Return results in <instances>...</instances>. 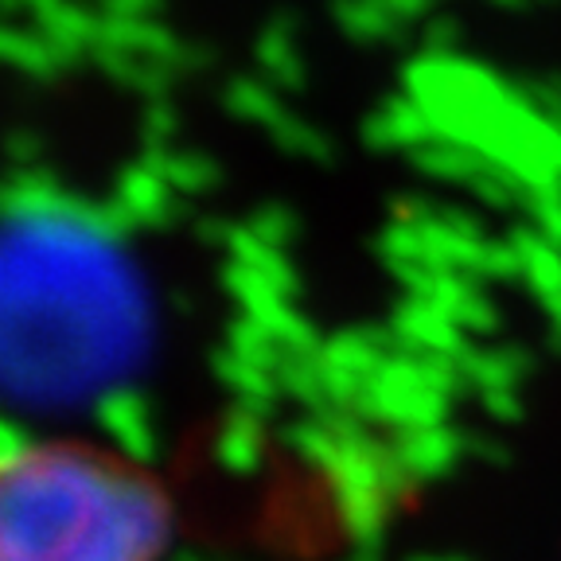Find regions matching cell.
<instances>
[{"label": "cell", "mask_w": 561, "mask_h": 561, "mask_svg": "<svg viewBox=\"0 0 561 561\" xmlns=\"http://www.w3.org/2000/svg\"><path fill=\"white\" fill-rule=\"evenodd\" d=\"M172 530L160 483L82 440H32L0 476V561H157Z\"/></svg>", "instance_id": "cell-1"}, {"label": "cell", "mask_w": 561, "mask_h": 561, "mask_svg": "<svg viewBox=\"0 0 561 561\" xmlns=\"http://www.w3.org/2000/svg\"><path fill=\"white\" fill-rule=\"evenodd\" d=\"M27 367L35 386L87 382L122 359L129 328L125 277L102 250L67 230H27Z\"/></svg>", "instance_id": "cell-2"}]
</instances>
